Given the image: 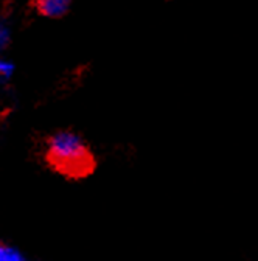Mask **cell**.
<instances>
[{
	"label": "cell",
	"mask_w": 258,
	"mask_h": 261,
	"mask_svg": "<svg viewBox=\"0 0 258 261\" xmlns=\"http://www.w3.org/2000/svg\"><path fill=\"white\" fill-rule=\"evenodd\" d=\"M14 72H16V65L10 59L0 58V80H4V81L11 80Z\"/></svg>",
	"instance_id": "obj_4"
},
{
	"label": "cell",
	"mask_w": 258,
	"mask_h": 261,
	"mask_svg": "<svg viewBox=\"0 0 258 261\" xmlns=\"http://www.w3.org/2000/svg\"><path fill=\"white\" fill-rule=\"evenodd\" d=\"M35 5L39 14L50 19H59L69 13L72 0H36Z\"/></svg>",
	"instance_id": "obj_2"
},
{
	"label": "cell",
	"mask_w": 258,
	"mask_h": 261,
	"mask_svg": "<svg viewBox=\"0 0 258 261\" xmlns=\"http://www.w3.org/2000/svg\"><path fill=\"white\" fill-rule=\"evenodd\" d=\"M22 259H25V256L17 247L0 241V261H22Z\"/></svg>",
	"instance_id": "obj_3"
},
{
	"label": "cell",
	"mask_w": 258,
	"mask_h": 261,
	"mask_svg": "<svg viewBox=\"0 0 258 261\" xmlns=\"http://www.w3.org/2000/svg\"><path fill=\"white\" fill-rule=\"evenodd\" d=\"M10 41H11V31L8 25L0 22V51H4L10 45Z\"/></svg>",
	"instance_id": "obj_5"
},
{
	"label": "cell",
	"mask_w": 258,
	"mask_h": 261,
	"mask_svg": "<svg viewBox=\"0 0 258 261\" xmlns=\"http://www.w3.org/2000/svg\"><path fill=\"white\" fill-rule=\"evenodd\" d=\"M47 162L66 176L81 177L87 174L93 160L84 140L70 130H59L47 143Z\"/></svg>",
	"instance_id": "obj_1"
}]
</instances>
